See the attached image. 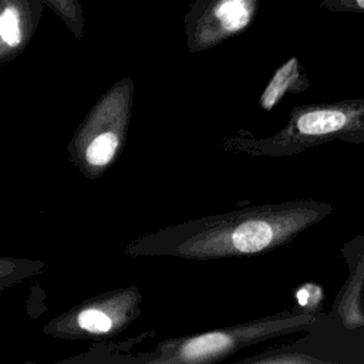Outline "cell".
<instances>
[{"mask_svg":"<svg viewBox=\"0 0 364 364\" xmlns=\"http://www.w3.org/2000/svg\"><path fill=\"white\" fill-rule=\"evenodd\" d=\"M327 210V203L311 200L247 206L145 233L125 245L124 253L198 262L266 253L293 240Z\"/></svg>","mask_w":364,"mask_h":364,"instance_id":"obj_1","label":"cell"},{"mask_svg":"<svg viewBox=\"0 0 364 364\" xmlns=\"http://www.w3.org/2000/svg\"><path fill=\"white\" fill-rule=\"evenodd\" d=\"M364 128V104H314L301 105L290 112L286 125L267 138L233 136L222 146L230 152L253 156L293 155L330 138L353 135V129Z\"/></svg>","mask_w":364,"mask_h":364,"instance_id":"obj_2","label":"cell"},{"mask_svg":"<svg viewBox=\"0 0 364 364\" xmlns=\"http://www.w3.org/2000/svg\"><path fill=\"white\" fill-rule=\"evenodd\" d=\"M134 90L131 77L118 80L73 134L67 151L71 162L87 178H98L119 156L127 141Z\"/></svg>","mask_w":364,"mask_h":364,"instance_id":"obj_3","label":"cell"},{"mask_svg":"<svg viewBox=\"0 0 364 364\" xmlns=\"http://www.w3.org/2000/svg\"><path fill=\"white\" fill-rule=\"evenodd\" d=\"M310 318L311 317L307 314L280 313L228 328L165 340L146 361L161 364L213 363L246 346L264 341L287 331H294L306 326Z\"/></svg>","mask_w":364,"mask_h":364,"instance_id":"obj_4","label":"cell"},{"mask_svg":"<svg viewBox=\"0 0 364 364\" xmlns=\"http://www.w3.org/2000/svg\"><path fill=\"white\" fill-rule=\"evenodd\" d=\"M141 300L136 286L94 296L54 317L44 326V333L70 340L118 334L136 318Z\"/></svg>","mask_w":364,"mask_h":364,"instance_id":"obj_5","label":"cell"},{"mask_svg":"<svg viewBox=\"0 0 364 364\" xmlns=\"http://www.w3.org/2000/svg\"><path fill=\"white\" fill-rule=\"evenodd\" d=\"M262 0H195L183 17L191 53L206 51L247 30Z\"/></svg>","mask_w":364,"mask_h":364,"instance_id":"obj_6","label":"cell"},{"mask_svg":"<svg viewBox=\"0 0 364 364\" xmlns=\"http://www.w3.org/2000/svg\"><path fill=\"white\" fill-rule=\"evenodd\" d=\"M44 7L43 0H0V63H10L26 50Z\"/></svg>","mask_w":364,"mask_h":364,"instance_id":"obj_7","label":"cell"},{"mask_svg":"<svg viewBox=\"0 0 364 364\" xmlns=\"http://www.w3.org/2000/svg\"><path fill=\"white\" fill-rule=\"evenodd\" d=\"M306 85L307 81L301 73L299 58L291 57L284 64H282L270 78L263 94L260 95V107L266 111H270L287 91L296 92L303 90Z\"/></svg>","mask_w":364,"mask_h":364,"instance_id":"obj_8","label":"cell"},{"mask_svg":"<svg viewBox=\"0 0 364 364\" xmlns=\"http://www.w3.org/2000/svg\"><path fill=\"white\" fill-rule=\"evenodd\" d=\"M60 17L77 40L84 37V10L80 0H43Z\"/></svg>","mask_w":364,"mask_h":364,"instance_id":"obj_9","label":"cell"},{"mask_svg":"<svg viewBox=\"0 0 364 364\" xmlns=\"http://www.w3.org/2000/svg\"><path fill=\"white\" fill-rule=\"evenodd\" d=\"M321 297H323L321 289L313 283H306L301 287H299V290L296 291V300L301 309H309V310L316 309L320 304Z\"/></svg>","mask_w":364,"mask_h":364,"instance_id":"obj_10","label":"cell"},{"mask_svg":"<svg viewBox=\"0 0 364 364\" xmlns=\"http://www.w3.org/2000/svg\"><path fill=\"white\" fill-rule=\"evenodd\" d=\"M320 7L333 13H364V0H323Z\"/></svg>","mask_w":364,"mask_h":364,"instance_id":"obj_11","label":"cell"}]
</instances>
